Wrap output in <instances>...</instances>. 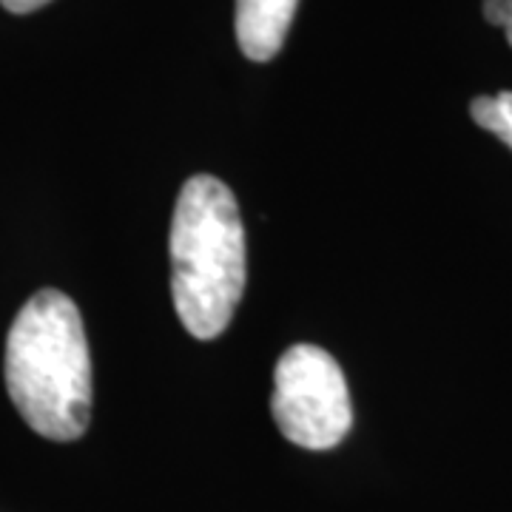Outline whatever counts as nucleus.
<instances>
[{"mask_svg": "<svg viewBox=\"0 0 512 512\" xmlns=\"http://www.w3.org/2000/svg\"><path fill=\"white\" fill-rule=\"evenodd\" d=\"M470 114L484 131L495 134L507 148H512V92H501L495 97H476Z\"/></svg>", "mask_w": 512, "mask_h": 512, "instance_id": "39448f33", "label": "nucleus"}, {"mask_svg": "<svg viewBox=\"0 0 512 512\" xmlns=\"http://www.w3.org/2000/svg\"><path fill=\"white\" fill-rule=\"evenodd\" d=\"M299 0H237V40L245 57L265 63L282 49Z\"/></svg>", "mask_w": 512, "mask_h": 512, "instance_id": "20e7f679", "label": "nucleus"}, {"mask_svg": "<svg viewBox=\"0 0 512 512\" xmlns=\"http://www.w3.org/2000/svg\"><path fill=\"white\" fill-rule=\"evenodd\" d=\"M484 18L493 26L507 29L512 23V0H484Z\"/></svg>", "mask_w": 512, "mask_h": 512, "instance_id": "423d86ee", "label": "nucleus"}, {"mask_svg": "<svg viewBox=\"0 0 512 512\" xmlns=\"http://www.w3.org/2000/svg\"><path fill=\"white\" fill-rule=\"evenodd\" d=\"M504 32H507V40H510V46H512V23L504 29Z\"/></svg>", "mask_w": 512, "mask_h": 512, "instance_id": "6e6552de", "label": "nucleus"}, {"mask_svg": "<svg viewBox=\"0 0 512 512\" xmlns=\"http://www.w3.org/2000/svg\"><path fill=\"white\" fill-rule=\"evenodd\" d=\"M6 387L26 424L52 441L80 439L92 419V356L80 311L46 288L20 308L6 339Z\"/></svg>", "mask_w": 512, "mask_h": 512, "instance_id": "f257e3e1", "label": "nucleus"}, {"mask_svg": "<svg viewBox=\"0 0 512 512\" xmlns=\"http://www.w3.org/2000/svg\"><path fill=\"white\" fill-rule=\"evenodd\" d=\"M0 3H3V9H9L15 15H29V12H35L40 6H46L49 0H0Z\"/></svg>", "mask_w": 512, "mask_h": 512, "instance_id": "0eeeda50", "label": "nucleus"}, {"mask_svg": "<svg viewBox=\"0 0 512 512\" xmlns=\"http://www.w3.org/2000/svg\"><path fill=\"white\" fill-rule=\"evenodd\" d=\"M171 296L194 339H217L245 291V231L231 188L197 174L183 185L171 220Z\"/></svg>", "mask_w": 512, "mask_h": 512, "instance_id": "f03ea898", "label": "nucleus"}, {"mask_svg": "<svg viewBox=\"0 0 512 512\" xmlns=\"http://www.w3.org/2000/svg\"><path fill=\"white\" fill-rule=\"evenodd\" d=\"M282 436L305 450H330L348 436L353 407L345 373L328 350L293 345L282 353L271 399Z\"/></svg>", "mask_w": 512, "mask_h": 512, "instance_id": "7ed1b4c3", "label": "nucleus"}]
</instances>
